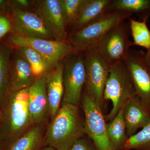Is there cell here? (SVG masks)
<instances>
[{
  "label": "cell",
  "mask_w": 150,
  "mask_h": 150,
  "mask_svg": "<svg viewBox=\"0 0 150 150\" xmlns=\"http://www.w3.org/2000/svg\"><path fill=\"white\" fill-rule=\"evenodd\" d=\"M84 113L85 134L97 150H114L109 140L107 125L102 109L85 88L81 99Z\"/></svg>",
  "instance_id": "cell-8"
},
{
  "label": "cell",
  "mask_w": 150,
  "mask_h": 150,
  "mask_svg": "<svg viewBox=\"0 0 150 150\" xmlns=\"http://www.w3.org/2000/svg\"><path fill=\"white\" fill-rule=\"evenodd\" d=\"M15 48L17 53L28 63L35 78L46 74L52 70L45 59L33 48L25 46Z\"/></svg>",
  "instance_id": "cell-19"
},
{
  "label": "cell",
  "mask_w": 150,
  "mask_h": 150,
  "mask_svg": "<svg viewBox=\"0 0 150 150\" xmlns=\"http://www.w3.org/2000/svg\"><path fill=\"white\" fill-rule=\"evenodd\" d=\"M129 20L134 45L149 50L150 49V30L147 25V20L140 21L131 18H129Z\"/></svg>",
  "instance_id": "cell-23"
},
{
  "label": "cell",
  "mask_w": 150,
  "mask_h": 150,
  "mask_svg": "<svg viewBox=\"0 0 150 150\" xmlns=\"http://www.w3.org/2000/svg\"><path fill=\"white\" fill-rule=\"evenodd\" d=\"M108 138L114 150H121L128 140L126 127L121 108L109 124L107 125Z\"/></svg>",
  "instance_id": "cell-20"
},
{
  "label": "cell",
  "mask_w": 150,
  "mask_h": 150,
  "mask_svg": "<svg viewBox=\"0 0 150 150\" xmlns=\"http://www.w3.org/2000/svg\"><path fill=\"white\" fill-rule=\"evenodd\" d=\"M112 0H84L69 27L70 33L82 29L110 10Z\"/></svg>",
  "instance_id": "cell-15"
},
{
  "label": "cell",
  "mask_w": 150,
  "mask_h": 150,
  "mask_svg": "<svg viewBox=\"0 0 150 150\" xmlns=\"http://www.w3.org/2000/svg\"><path fill=\"white\" fill-rule=\"evenodd\" d=\"M105 100H110L112 109L104 116L111 121L129 99L136 96L131 75L124 61L110 66L109 76L105 87Z\"/></svg>",
  "instance_id": "cell-3"
},
{
  "label": "cell",
  "mask_w": 150,
  "mask_h": 150,
  "mask_svg": "<svg viewBox=\"0 0 150 150\" xmlns=\"http://www.w3.org/2000/svg\"><path fill=\"white\" fill-rule=\"evenodd\" d=\"M84 0H60L67 29L72 23Z\"/></svg>",
  "instance_id": "cell-25"
},
{
  "label": "cell",
  "mask_w": 150,
  "mask_h": 150,
  "mask_svg": "<svg viewBox=\"0 0 150 150\" xmlns=\"http://www.w3.org/2000/svg\"><path fill=\"white\" fill-rule=\"evenodd\" d=\"M47 74L36 78L29 88L28 109L33 126L41 125L49 116L46 89Z\"/></svg>",
  "instance_id": "cell-13"
},
{
  "label": "cell",
  "mask_w": 150,
  "mask_h": 150,
  "mask_svg": "<svg viewBox=\"0 0 150 150\" xmlns=\"http://www.w3.org/2000/svg\"><path fill=\"white\" fill-rule=\"evenodd\" d=\"M131 34L130 23L124 20L108 30L98 41V50L110 66L127 58L130 48L134 46L129 39Z\"/></svg>",
  "instance_id": "cell-6"
},
{
  "label": "cell",
  "mask_w": 150,
  "mask_h": 150,
  "mask_svg": "<svg viewBox=\"0 0 150 150\" xmlns=\"http://www.w3.org/2000/svg\"><path fill=\"white\" fill-rule=\"evenodd\" d=\"M35 13L54 34L56 40H67L68 33L60 0H42L35 6Z\"/></svg>",
  "instance_id": "cell-12"
},
{
  "label": "cell",
  "mask_w": 150,
  "mask_h": 150,
  "mask_svg": "<svg viewBox=\"0 0 150 150\" xmlns=\"http://www.w3.org/2000/svg\"><path fill=\"white\" fill-rule=\"evenodd\" d=\"M55 150L53 148H52V147H51L50 146H47L45 147V148H43V150Z\"/></svg>",
  "instance_id": "cell-33"
},
{
  "label": "cell",
  "mask_w": 150,
  "mask_h": 150,
  "mask_svg": "<svg viewBox=\"0 0 150 150\" xmlns=\"http://www.w3.org/2000/svg\"><path fill=\"white\" fill-rule=\"evenodd\" d=\"M85 134L84 119L82 118L79 107L66 105L61 106L48 125L44 144L55 150H69Z\"/></svg>",
  "instance_id": "cell-1"
},
{
  "label": "cell",
  "mask_w": 150,
  "mask_h": 150,
  "mask_svg": "<svg viewBox=\"0 0 150 150\" xmlns=\"http://www.w3.org/2000/svg\"><path fill=\"white\" fill-rule=\"evenodd\" d=\"M69 150H97L91 140L83 138L75 142Z\"/></svg>",
  "instance_id": "cell-26"
},
{
  "label": "cell",
  "mask_w": 150,
  "mask_h": 150,
  "mask_svg": "<svg viewBox=\"0 0 150 150\" xmlns=\"http://www.w3.org/2000/svg\"><path fill=\"white\" fill-rule=\"evenodd\" d=\"M122 110L128 138L150 123V108L137 95L127 101Z\"/></svg>",
  "instance_id": "cell-14"
},
{
  "label": "cell",
  "mask_w": 150,
  "mask_h": 150,
  "mask_svg": "<svg viewBox=\"0 0 150 150\" xmlns=\"http://www.w3.org/2000/svg\"><path fill=\"white\" fill-rule=\"evenodd\" d=\"M142 50L130 49L124 62L129 70L136 95L150 108V70L145 62Z\"/></svg>",
  "instance_id": "cell-10"
},
{
  "label": "cell",
  "mask_w": 150,
  "mask_h": 150,
  "mask_svg": "<svg viewBox=\"0 0 150 150\" xmlns=\"http://www.w3.org/2000/svg\"><path fill=\"white\" fill-rule=\"evenodd\" d=\"M14 55L11 64L9 86L11 92L30 88L36 79L28 63L16 51Z\"/></svg>",
  "instance_id": "cell-17"
},
{
  "label": "cell",
  "mask_w": 150,
  "mask_h": 150,
  "mask_svg": "<svg viewBox=\"0 0 150 150\" xmlns=\"http://www.w3.org/2000/svg\"><path fill=\"white\" fill-rule=\"evenodd\" d=\"M132 15L128 12L110 10L86 27L68 34L67 40L76 51H85L96 46L108 30L121 21L131 18Z\"/></svg>",
  "instance_id": "cell-4"
},
{
  "label": "cell",
  "mask_w": 150,
  "mask_h": 150,
  "mask_svg": "<svg viewBox=\"0 0 150 150\" xmlns=\"http://www.w3.org/2000/svg\"><path fill=\"white\" fill-rule=\"evenodd\" d=\"M6 5V1L0 0V9L5 8Z\"/></svg>",
  "instance_id": "cell-31"
},
{
  "label": "cell",
  "mask_w": 150,
  "mask_h": 150,
  "mask_svg": "<svg viewBox=\"0 0 150 150\" xmlns=\"http://www.w3.org/2000/svg\"><path fill=\"white\" fill-rule=\"evenodd\" d=\"M82 52L86 70L85 88L102 109L105 100V87L110 73V65L100 54L97 46Z\"/></svg>",
  "instance_id": "cell-7"
},
{
  "label": "cell",
  "mask_w": 150,
  "mask_h": 150,
  "mask_svg": "<svg viewBox=\"0 0 150 150\" xmlns=\"http://www.w3.org/2000/svg\"><path fill=\"white\" fill-rule=\"evenodd\" d=\"M11 28L10 21L4 16L0 17V38L8 33Z\"/></svg>",
  "instance_id": "cell-27"
},
{
  "label": "cell",
  "mask_w": 150,
  "mask_h": 150,
  "mask_svg": "<svg viewBox=\"0 0 150 150\" xmlns=\"http://www.w3.org/2000/svg\"><path fill=\"white\" fill-rule=\"evenodd\" d=\"M150 150V123L128 138L121 150Z\"/></svg>",
  "instance_id": "cell-24"
},
{
  "label": "cell",
  "mask_w": 150,
  "mask_h": 150,
  "mask_svg": "<svg viewBox=\"0 0 150 150\" xmlns=\"http://www.w3.org/2000/svg\"><path fill=\"white\" fill-rule=\"evenodd\" d=\"M13 21L15 34L30 38L58 40L35 13L15 7L13 10Z\"/></svg>",
  "instance_id": "cell-11"
},
{
  "label": "cell",
  "mask_w": 150,
  "mask_h": 150,
  "mask_svg": "<svg viewBox=\"0 0 150 150\" xmlns=\"http://www.w3.org/2000/svg\"><path fill=\"white\" fill-rule=\"evenodd\" d=\"M86 81L83 53L82 51H76L64 60V93L61 106L71 105L79 107Z\"/></svg>",
  "instance_id": "cell-5"
},
{
  "label": "cell",
  "mask_w": 150,
  "mask_h": 150,
  "mask_svg": "<svg viewBox=\"0 0 150 150\" xmlns=\"http://www.w3.org/2000/svg\"><path fill=\"white\" fill-rule=\"evenodd\" d=\"M15 47L25 46L38 52L53 69L59 63L74 52L77 51L68 40H55L30 38L13 34L9 38Z\"/></svg>",
  "instance_id": "cell-9"
},
{
  "label": "cell",
  "mask_w": 150,
  "mask_h": 150,
  "mask_svg": "<svg viewBox=\"0 0 150 150\" xmlns=\"http://www.w3.org/2000/svg\"><path fill=\"white\" fill-rule=\"evenodd\" d=\"M110 10L136 14L142 21L150 16V0H112Z\"/></svg>",
  "instance_id": "cell-21"
},
{
  "label": "cell",
  "mask_w": 150,
  "mask_h": 150,
  "mask_svg": "<svg viewBox=\"0 0 150 150\" xmlns=\"http://www.w3.org/2000/svg\"><path fill=\"white\" fill-rule=\"evenodd\" d=\"M64 61L59 63L47 74L46 89L51 120L56 116L61 107L64 93L63 71Z\"/></svg>",
  "instance_id": "cell-16"
},
{
  "label": "cell",
  "mask_w": 150,
  "mask_h": 150,
  "mask_svg": "<svg viewBox=\"0 0 150 150\" xmlns=\"http://www.w3.org/2000/svg\"><path fill=\"white\" fill-rule=\"evenodd\" d=\"M3 112L1 107H0V124L1 123L3 119Z\"/></svg>",
  "instance_id": "cell-32"
},
{
  "label": "cell",
  "mask_w": 150,
  "mask_h": 150,
  "mask_svg": "<svg viewBox=\"0 0 150 150\" xmlns=\"http://www.w3.org/2000/svg\"><path fill=\"white\" fill-rule=\"evenodd\" d=\"M15 2L18 6L22 8L28 7L30 5V1L28 0H17Z\"/></svg>",
  "instance_id": "cell-28"
},
{
  "label": "cell",
  "mask_w": 150,
  "mask_h": 150,
  "mask_svg": "<svg viewBox=\"0 0 150 150\" xmlns=\"http://www.w3.org/2000/svg\"><path fill=\"white\" fill-rule=\"evenodd\" d=\"M43 134L41 125L32 126L5 150H42L46 147Z\"/></svg>",
  "instance_id": "cell-18"
},
{
  "label": "cell",
  "mask_w": 150,
  "mask_h": 150,
  "mask_svg": "<svg viewBox=\"0 0 150 150\" xmlns=\"http://www.w3.org/2000/svg\"><path fill=\"white\" fill-rule=\"evenodd\" d=\"M6 148V144L4 141L1 137H0V150H5Z\"/></svg>",
  "instance_id": "cell-30"
},
{
  "label": "cell",
  "mask_w": 150,
  "mask_h": 150,
  "mask_svg": "<svg viewBox=\"0 0 150 150\" xmlns=\"http://www.w3.org/2000/svg\"><path fill=\"white\" fill-rule=\"evenodd\" d=\"M29 88L9 92L1 107L3 119L0 137L6 148L33 126L28 109Z\"/></svg>",
  "instance_id": "cell-2"
},
{
  "label": "cell",
  "mask_w": 150,
  "mask_h": 150,
  "mask_svg": "<svg viewBox=\"0 0 150 150\" xmlns=\"http://www.w3.org/2000/svg\"><path fill=\"white\" fill-rule=\"evenodd\" d=\"M10 51L0 46V107L9 92Z\"/></svg>",
  "instance_id": "cell-22"
},
{
  "label": "cell",
  "mask_w": 150,
  "mask_h": 150,
  "mask_svg": "<svg viewBox=\"0 0 150 150\" xmlns=\"http://www.w3.org/2000/svg\"><path fill=\"white\" fill-rule=\"evenodd\" d=\"M145 62L147 67L150 70V49L145 53Z\"/></svg>",
  "instance_id": "cell-29"
}]
</instances>
